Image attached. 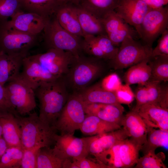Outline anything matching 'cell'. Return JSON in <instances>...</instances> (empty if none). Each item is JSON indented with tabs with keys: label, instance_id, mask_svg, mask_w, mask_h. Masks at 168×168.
I'll use <instances>...</instances> for the list:
<instances>
[{
	"label": "cell",
	"instance_id": "cell-1",
	"mask_svg": "<svg viewBox=\"0 0 168 168\" xmlns=\"http://www.w3.org/2000/svg\"><path fill=\"white\" fill-rule=\"evenodd\" d=\"M34 91L39 103L40 119L54 128L69 96L63 77L42 84Z\"/></svg>",
	"mask_w": 168,
	"mask_h": 168
},
{
	"label": "cell",
	"instance_id": "cell-2",
	"mask_svg": "<svg viewBox=\"0 0 168 168\" xmlns=\"http://www.w3.org/2000/svg\"><path fill=\"white\" fill-rule=\"evenodd\" d=\"M28 115H15L21 129L23 149L50 147L54 144L57 131L43 122L35 112Z\"/></svg>",
	"mask_w": 168,
	"mask_h": 168
},
{
	"label": "cell",
	"instance_id": "cell-3",
	"mask_svg": "<svg viewBox=\"0 0 168 168\" xmlns=\"http://www.w3.org/2000/svg\"><path fill=\"white\" fill-rule=\"evenodd\" d=\"M100 59L82 55L75 57L63 76L66 86H69L74 92H79L87 87L103 72V66Z\"/></svg>",
	"mask_w": 168,
	"mask_h": 168
},
{
	"label": "cell",
	"instance_id": "cell-4",
	"mask_svg": "<svg viewBox=\"0 0 168 168\" xmlns=\"http://www.w3.org/2000/svg\"><path fill=\"white\" fill-rule=\"evenodd\" d=\"M44 39L47 48L71 52L76 57L82 55L83 38L69 33L59 24L55 15L46 21Z\"/></svg>",
	"mask_w": 168,
	"mask_h": 168
},
{
	"label": "cell",
	"instance_id": "cell-5",
	"mask_svg": "<svg viewBox=\"0 0 168 168\" xmlns=\"http://www.w3.org/2000/svg\"><path fill=\"white\" fill-rule=\"evenodd\" d=\"M38 35L26 34L0 24V51L24 58L37 43Z\"/></svg>",
	"mask_w": 168,
	"mask_h": 168
},
{
	"label": "cell",
	"instance_id": "cell-6",
	"mask_svg": "<svg viewBox=\"0 0 168 168\" xmlns=\"http://www.w3.org/2000/svg\"><path fill=\"white\" fill-rule=\"evenodd\" d=\"M152 49L129 35L120 44L114 57L110 60V64L115 70L131 67L150 58Z\"/></svg>",
	"mask_w": 168,
	"mask_h": 168
},
{
	"label": "cell",
	"instance_id": "cell-7",
	"mask_svg": "<svg viewBox=\"0 0 168 168\" xmlns=\"http://www.w3.org/2000/svg\"><path fill=\"white\" fill-rule=\"evenodd\" d=\"M83 103L76 92L69 96L58 116L54 128L60 134L74 135L80 129L85 116Z\"/></svg>",
	"mask_w": 168,
	"mask_h": 168
},
{
	"label": "cell",
	"instance_id": "cell-8",
	"mask_svg": "<svg viewBox=\"0 0 168 168\" xmlns=\"http://www.w3.org/2000/svg\"><path fill=\"white\" fill-rule=\"evenodd\" d=\"M6 84L4 87L8 99L17 113L22 116L31 113L36 107L34 90L19 76Z\"/></svg>",
	"mask_w": 168,
	"mask_h": 168
},
{
	"label": "cell",
	"instance_id": "cell-9",
	"mask_svg": "<svg viewBox=\"0 0 168 168\" xmlns=\"http://www.w3.org/2000/svg\"><path fill=\"white\" fill-rule=\"evenodd\" d=\"M168 26L167 6L149 8L141 23L139 36L143 43L150 47Z\"/></svg>",
	"mask_w": 168,
	"mask_h": 168
},
{
	"label": "cell",
	"instance_id": "cell-10",
	"mask_svg": "<svg viewBox=\"0 0 168 168\" xmlns=\"http://www.w3.org/2000/svg\"><path fill=\"white\" fill-rule=\"evenodd\" d=\"M45 69L57 77H63L67 72L75 56L71 52L55 49H49L43 53L31 55Z\"/></svg>",
	"mask_w": 168,
	"mask_h": 168
},
{
	"label": "cell",
	"instance_id": "cell-11",
	"mask_svg": "<svg viewBox=\"0 0 168 168\" xmlns=\"http://www.w3.org/2000/svg\"><path fill=\"white\" fill-rule=\"evenodd\" d=\"M54 153L62 160L68 158L78 159L89 155L86 137L79 138L74 135L64 134L55 136Z\"/></svg>",
	"mask_w": 168,
	"mask_h": 168
},
{
	"label": "cell",
	"instance_id": "cell-12",
	"mask_svg": "<svg viewBox=\"0 0 168 168\" xmlns=\"http://www.w3.org/2000/svg\"><path fill=\"white\" fill-rule=\"evenodd\" d=\"M21 67L19 77L34 91L42 84L59 77L51 74L31 55L23 58Z\"/></svg>",
	"mask_w": 168,
	"mask_h": 168
},
{
	"label": "cell",
	"instance_id": "cell-13",
	"mask_svg": "<svg viewBox=\"0 0 168 168\" xmlns=\"http://www.w3.org/2000/svg\"><path fill=\"white\" fill-rule=\"evenodd\" d=\"M149 9L142 0H118L114 11L125 22L135 28L139 35L141 23Z\"/></svg>",
	"mask_w": 168,
	"mask_h": 168
},
{
	"label": "cell",
	"instance_id": "cell-14",
	"mask_svg": "<svg viewBox=\"0 0 168 168\" xmlns=\"http://www.w3.org/2000/svg\"><path fill=\"white\" fill-rule=\"evenodd\" d=\"M48 19L37 14L21 10L10 20L2 24L21 32L38 35L43 31Z\"/></svg>",
	"mask_w": 168,
	"mask_h": 168
},
{
	"label": "cell",
	"instance_id": "cell-15",
	"mask_svg": "<svg viewBox=\"0 0 168 168\" xmlns=\"http://www.w3.org/2000/svg\"><path fill=\"white\" fill-rule=\"evenodd\" d=\"M84 47L86 53L89 55L109 60L114 57L119 49L107 34L86 35L84 38Z\"/></svg>",
	"mask_w": 168,
	"mask_h": 168
},
{
	"label": "cell",
	"instance_id": "cell-16",
	"mask_svg": "<svg viewBox=\"0 0 168 168\" xmlns=\"http://www.w3.org/2000/svg\"><path fill=\"white\" fill-rule=\"evenodd\" d=\"M128 138L121 128L107 133L86 137L88 152L95 158L114 144Z\"/></svg>",
	"mask_w": 168,
	"mask_h": 168
},
{
	"label": "cell",
	"instance_id": "cell-17",
	"mask_svg": "<svg viewBox=\"0 0 168 168\" xmlns=\"http://www.w3.org/2000/svg\"><path fill=\"white\" fill-rule=\"evenodd\" d=\"M128 138L141 148L147 139V126L142 119L132 110L124 116L120 123Z\"/></svg>",
	"mask_w": 168,
	"mask_h": 168
},
{
	"label": "cell",
	"instance_id": "cell-18",
	"mask_svg": "<svg viewBox=\"0 0 168 168\" xmlns=\"http://www.w3.org/2000/svg\"><path fill=\"white\" fill-rule=\"evenodd\" d=\"M132 110L140 115L147 126L168 130V109L147 104Z\"/></svg>",
	"mask_w": 168,
	"mask_h": 168
},
{
	"label": "cell",
	"instance_id": "cell-19",
	"mask_svg": "<svg viewBox=\"0 0 168 168\" xmlns=\"http://www.w3.org/2000/svg\"><path fill=\"white\" fill-rule=\"evenodd\" d=\"M84 105L86 114L95 115L105 121L120 126L124 111L121 104L95 103Z\"/></svg>",
	"mask_w": 168,
	"mask_h": 168
},
{
	"label": "cell",
	"instance_id": "cell-20",
	"mask_svg": "<svg viewBox=\"0 0 168 168\" xmlns=\"http://www.w3.org/2000/svg\"><path fill=\"white\" fill-rule=\"evenodd\" d=\"M161 82L148 81L142 85H138L134 93L136 109L147 104H154L161 107L162 86Z\"/></svg>",
	"mask_w": 168,
	"mask_h": 168
},
{
	"label": "cell",
	"instance_id": "cell-21",
	"mask_svg": "<svg viewBox=\"0 0 168 168\" xmlns=\"http://www.w3.org/2000/svg\"><path fill=\"white\" fill-rule=\"evenodd\" d=\"M54 15L59 24L64 29L72 34L84 37L77 16L76 6L60 4Z\"/></svg>",
	"mask_w": 168,
	"mask_h": 168
},
{
	"label": "cell",
	"instance_id": "cell-22",
	"mask_svg": "<svg viewBox=\"0 0 168 168\" xmlns=\"http://www.w3.org/2000/svg\"><path fill=\"white\" fill-rule=\"evenodd\" d=\"M76 92L84 104L95 103L111 104L119 103L115 92L105 90L100 84L87 87Z\"/></svg>",
	"mask_w": 168,
	"mask_h": 168
},
{
	"label": "cell",
	"instance_id": "cell-23",
	"mask_svg": "<svg viewBox=\"0 0 168 168\" xmlns=\"http://www.w3.org/2000/svg\"><path fill=\"white\" fill-rule=\"evenodd\" d=\"M23 58L0 51V83L2 85L4 86L19 76Z\"/></svg>",
	"mask_w": 168,
	"mask_h": 168
},
{
	"label": "cell",
	"instance_id": "cell-24",
	"mask_svg": "<svg viewBox=\"0 0 168 168\" xmlns=\"http://www.w3.org/2000/svg\"><path fill=\"white\" fill-rule=\"evenodd\" d=\"M0 121L2 126V136L8 147H22L21 129L15 115L9 113L1 115Z\"/></svg>",
	"mask_w": 168,
	"mask_h": 168
},
{
	"label": "cell",
	"instance_id": "cell-25",
	"mask_svg": "<svg viewBox=\"0 0 168 168\" xmlns=\"http://www.w3.org/2000/svg\"><path fill=\"white\" fill-rule=\"evenodd\" d=\"M78 20L84 35H98L106 34L100 19L78 6H76Z\"/></svg>",
	"mask_w": 168,
	"mask_h": 168
},
{
	"label": "cell",
	"instance_id": "cell-26",
	"mask_svg": "<svg viewBox=\"0 0 168 168\" xmlns=\"http://www.w3.org/2000/svg\"><path fill=\"white\" fill-rule=\"evenodd\" d=\"M118 124L105 121L97 116L86 114L80 129L84 134L93 136L121 128Z\"/></svg>",
	"mask_w": 168,
	"mask_h": 168
},
{
	"label": "cell",
	"instance_id": "cell-27",
	"mask_svg": "<svg viewBox=\"0 0 168 168\" xmlns=\"http://www.w3.org/2000/svg\"><path fill=\"white\" fill-rule=\"evenodd\" d=\"M22 10L48 19L55 14L59 0H21Z\"/></svg>",
	"mask_w": 168,
	"mask_h": 168
},
{
	"label": "cell",
	"instance_id": "cell-28",
	"mask_svg": "<svg viewBox=\"0 0 168 168\" xmlns=\"http://www.w3.org/2000/svg\"><path fill=\"white\" fill-rule=\"evenodd\" d=\"M149 58L130 67L124 77L125 84L142 85L149 81L151 69L148 63Z\"/></svg>",
	"mask_w": 168,
	"mask_h": 168
},
{
	"label": "cell",
	"instance_id": "cell-29",
	"mask_svg": "<svg viewBox=\"0 0 168 168\" xmlns=\"http://www.w3.org/2000/svg\"><path fill=\"white\" fill-rule=\"evenodd\" d=\"M147 126V133L146 142L142 146L140 151L143 154L150 152H155L159 147L168 148V130Z\"/></svg>",
	"mask_w": 168,
	"mask_h": 168
},
{
	"label": "cell",
	"instance_id": "cell-30",
	"mask_svg": "<svg viewBox=\"0 0 168 168\" xmlns=\"http://www.w3.org/2000/svg\"><path fill=\"white\" fill-rule=\"evenodd\" d=\"M118 0H81L78 6L101 19L114 10Z\"/></svg>",
	"mask_w": 168,
	"mask_h": 168
},
{
	"label": "cell",
	"instance_id": "cell-31",
	"mask_svg": "<svg viewBox=\"0 0 168 168\" xmlns=\"http://www.w3.org/2000/svg\"><path fill=\"white\" fill-rule=\"evenodd\" d=\"M141 147L128 138L123 140L119 147V153L124 168L134 166L139 159Z\"/></svg>",
	"mask_w": 168,
	"mask_h": 168
},
{
	"label": "cell",
	"instance_id": "cell-32",
	"mask_svg": "<svg viewBox=\"0 0 168 168\" xmlns=\"http://www.w3.org/2000/svg\"><path fill=\"white\" fill-rule=\"evenodd\" d=\"M148 63L151 69L149 81L166 82L168 81V55L151 57Z\"/></svg>",
	"mask_w": 168,
	"mask_h": 168
},
{
	"label": "cell",
	"instance_id": "cell-33",
	"mask_svg": "<svg viewBox=\"0 0 168 168\" xmlns=\"http://www.w3.org/2000/svg\"><path fill=\"white\" fill-rule=\"evenodd\" d=\"M122 141L98 155L95 158L96 161L107 168H124L119 153V147Z\"/></svg>",
	"mask_w": 168,
	"mask_h": 168
},
{
	"label": "cell",
	"instance_id": "cell-34",
	"mask_svg": "<svg viewBox=\"0 0 168 168\" xmlns=\"http://www.w3.org/2000/svg\"><path fill=\"white\" fill-rule=\"evenodd\" d=\"M63 161L50 147H42L37 154V168H62Z\"/></svg>",
	"mask_w": 168,
	"mask_h": 168
},
{
	"label": "cell",
	"instance_id": "cell-35",
	"mask_svg": "<svg viewBox=\"0 0 168 168\" xmlns=\"http://www.w3.org/2000/svg\"><path fill=\"white\" fill-rule=\"evenodd\" d=\"M23 152L21 147H8L0 159V168H20Z\"/></svg>",
	"mask_w": 168,
	"mask_h": 168
},
{
	"label": "cell",
	"instance_id": "cell-36",
	"mask_svg": "<svg viewBox=\"0 0 168 168\" xmlns=\"http://www.w3.org/2000/svg\"><path fill=\"white\" fill-rule=\"evenodd\" d=\"M166 156L163 152H150L138 159L135 168H167L164 162Z\"/></svg>",
	"mask_w": 168,
	"mask_h": 168
},
{
	"label": "cell",
	"instance_id": "cell-37",
	"mask_svg": "<svg viewBox=\"0 0 168 168\" xmlns=\"http://www.w3.org/2000/svg\"><path fill=\"white\" fill-rule=\"evenodd\" d=\"M21 10V0H0V24Z\"/></svg>",
	"mask_w": 168,
	"mask_h": 168
},
{
	"label": "cell",
	"instance_id": "cell-38",
	"mask_svg": "<svg viewBox=\"0 0 168 168\" xmlns=\"http://www.w3.org/2000/svg\"><path fill=\"white\" fill-rule=\"evenodd\" d=\"M100 20L107 35L116 31L126 23L114 11L108 13Z\"/></svg>",
	"mask_w": 168,
	"mask_h": 168
},
{
	"label": "cell",
	"instance_id": "cell-39",
	"mask_svg": "<svg viewBox=\"0 0 168 168\" xmlns=\"http://www.w3.org/2000/svg\"><path fill=\"white\" fill-rule=\"evenodd\" d=\"M41 148L40 147H36L23 149L20 168H37V154Z\"/></svg>",
	"mask_w": 168,
	"mask_h": 168
},
{
	"label": "cell",
	"instance_id": "cell-40",
	"mask_svg": "<svg viewBox=\"0 0 168 168\" xmlns=\"http://www.w3.org/2000/svg\"><path fill=\"white\" fill-rule=\"evenodd\" d=\"M133 30L128 24L125 23L116 31L107 35L112 43L116 46H119L129 35L133 36Z\"/></svg>",
	"mask_w": 168,
	"mask_h": 168
},
{
	"label": "cell",
	"instance_id": "cell-41",
	"mask_svg": "<svg viewBox=\"0 0 168 168\" xmlns=\"http://www.w3.org/2000/svg\"><path fill=\"white\" fill-rule=\"evenodd\" d=\"M130 86L126 84H122L115 92L117 100L119 104L129 105L134 100V93Z\"/></svg>",
	"mask_w": 168,
	"mask_h": 168
},
{
	"label": "cell",
	"instance_id": "cell-42",
	"mask_svg": "<svg viewBox=\"0 0 168 168\" xmlns=\"http://www.w3.org/2000/svg\"><path fill=\"white\" fill-rule=\"evenodd\" d=\"M155 48L152 49L151 57L168 55V30L166 29L161 35Z\"/></svg>",
	"mask_w": 168,
	"mask_h": 168
},
{
	"label": "cell",
	"instance_id": "cell-43",
	"mask_svg": "<svg viewBox=\"0 0 168 168\" xmlns=\"http://www.w3.org/2000/svg\"><path fill=\"white\" fill-rule=\"evenodd\" d=\"M9 113L17 114L9 101L4 86L0 83V116Z\"/></svg>",
	"mask_w": 168,
	"mask_h": 168
},
{
	"label": "cell",
	"instance_id": "cell-44",
	"mask_svg": "<svg viewBox=\"0 0 168 168\" xmlns=\"http://www.w3.org/2000/svg\"><path fill=\"white\" fill-rule=\"evenodd\" d=\"M101 85L105 90L115 92L122 84L119 76L117 74L114 73L104 78Z\"/></svg>",
	"mask_w": 168,
	"mask_h": 168
},
{
	"label": "cell",
	"instance_id": "cell-45",
	"mask_svg": "<svg viewBox=\"0 0 168 168\" xmlns=\"http://www.w3.org/2000/svg\"><path fill=\"white\" fill-rule=\"evenodd\" d=\"M75 162L78 168H107L105 165L87 158V157L75 159Z\"/></svg>",
	"mask_w": 168,
	"mask_h": 168
},
{
	"label": "cell",
	"instance_id": "cell-46",
	"mask_svg": "<svg viewBox=\"0 0 168 168\" xmlns=\"http://www.w3.org/2000/svg\"><path fill=\"white\" fill-rule=\"evenodd\" d=\"M142 0L150 8H157L165 6L162 0Z\"/></svg>",
	"mask_w": 168,
	"mask_h": 168
},
{
	"label": "cell",
	"instance_id": "cell-47",
	"mask_svg": "<svg viewBox=\"0 0 168 168\" xmlns=\"http://www.w3.org/2000/svg\"><path fill=\"white\" fill-rule=\"evenodd\" d=\"M62 168H78L74 158H68L63 160Z\"/></svg>",
	"mask_w": 168,
	"mask_h": 168
},
{
	"label": "cell",
	"instance_id": "cell-48",
	"mask_svg": "<svg viewBox=\"0 0 168 168\" xmlns=\"http://www.w3.org/2000/svg\"><path fill=\"white\" fill-rule=\"evenodd\" d=\"M8 147L5 141L2 137H0V159Z\"/></svg>",
	"mask_w": 168,
	"mask_h": 168
},
{
	"label": "cell",
	"instance_id": "cell-49",
	"mask_svg": "<svg viewBox=\"0 0 168 168\" xmlns=\"http://www.w3.org/2000/svg\"><path fill=\"white\" fill-rule=\"evenodd\" d=\"M60 4H68L77 6L81 0H59Z\"/></svg>",
	"mask_w": 168,
	"mask_h": 168
},
{
	"label": "cell",
	"instance_id": "cell-50",
	"mask_svg": "<svg viewBox=\"0 0 168 168\" xmlns=\"http://www.w3.org/2000/svg\"><path fill=\"white\" fill-rule=\"evenodd\" d=\"M2 126L1 123L0 121V137L2 136Z\"/></svg>",
	"mask_w": 168,
	"mask_h": 168
},
{
	"label": "cell",
	"instance_id": "cell-51",
	"mask_svg": "<svg viewBox=\"0 0 168 168\" xmlns=\"http://www.w3.org/2000/svg\"><path fill=\"white\" fill-rule=\"evenodd\" d=\"M165 6L168 3V0H162Z\"/></svg>",
	"mask_w": 168,
	"mask_h": 168
}]
</instances>
